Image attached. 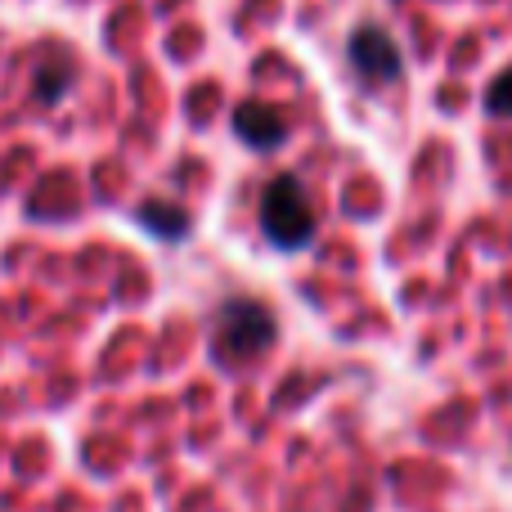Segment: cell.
Wrapping results in <instances>:
<instances>
[{
  "mask_svg": "<svg viewBox=\"0 0 512 512\" xmlns=\"http://www.w3.org/2000/svg\"><path fill=\"white\" fill-rule=\"evenodd\" d=\"M261 230L274 248L297 252L315 239V207H310L306 189L292 176H279L265 185L261 194Z\"/></svg>",
  "mask_w": 512,
  "mask_h": 512,
  "instance_id": "1",
  "label": "cell"
},
{
  "mask_svg": "<svg viewBox=\"0 0 512 512\" xmlns=\"http://www.w3.org/2000/svg\"><path fill=\"white\" fill-rule=\"evenodd\" d=\"M274 342V315L261 306V301H225L221 315H216V333H212V346H216V360L225 364H248L265 346Z\"/></svg>",
  "mask_w": 512,
  "mask_h": 512,
  "instance_id": "2",
  "label": "cell"
},
{
  "mask_svg": "<svg viewBox=\"0 0 512 512\" xmlns=\"http://www.w3.org/2000/svg\"><path fill=\"white\" fill-rule=\"evenodd\" d=\"M351 63L360 68V77L369 81H396L400 77V45L391 41L382 27H360L351 36Z\"/></svg>",
  "mask_w": 512,
  "mask_h": 512,
  "instance_id": "3",
  "label": "cell"
},
{
  "mask_svg": "<svg viewBox=\"0 0 512 512\" xmlns=\"http://www.w3.org/2000/svg\"><path fill=\"white\" fill-rule=\"evenodd\" d=\"M234 131L252 144V149H279L283 135H288V122H283L279 108H265V104H243L234 113Z\"/></svg>",
  "mask_w": 512,
  "mask_h": 512,
  "instance_id": "4",
  "label": "cell"
},
{
  "mask_svg": "<svg viewBox=\"0 0 512 512\" xmlns=\"http://www.w3.org/2000/svg\"><path fill=\"white\" fill-rule=\"evenodd\" d=\"M140 221L149 225L153 234H162V239H180V234L189 230V216L176 212L171 203H144L140 207Z\"/></svg>",
  "mask_w": 512,
  "mask_h": 512,
  "instance_id": "5",
  "label": "cell"
},
{
  "mask_svg": "<svg viewBox=\"0 0 512 512\" xmlns=\"http://www.w3.org/2000/svg\"><path fill=\"white\" fill-rule=\"evenodd\" d=\"M486 108L495 117H512V68L504 77H495V86H490V95H486Z\"/></svg>",
  "mask_w": 512,
  "mask_h": 512,
  "instance_id": "6",
  "label": "cell"
}]
</instances>
